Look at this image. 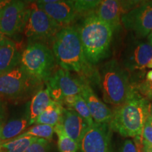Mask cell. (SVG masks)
Masks as SVG:
<instances>
[{"instance_id":"cell-2","label":"cell","mask_w":152,"mask_h":152,"mask_svg":"<svg viewBox=\"0 0 152 152\" xmlns=\"http://www.w3.org/2000/svg\"><path fill=\"white\" fill-rule=\"evenodd\" d=\"M148 100L133 87L132 92L122 105L113 112L109 127L125 137L142 139V131L149 116Z\"/></svg>"},{"instance_id":"cell-14","label":"cell","mask_w":152,"mask_h":152,"mask_svg":"<svg viewBox=\"0 0 152 152\" xmlns=\"http://www.w3.org/2000/svg\"><path fill=\"white\" fill-rule=\"evenodd\" d=\"M80 94L90 109L94 123L109 124L113 117V112L99 99L87 82L83 83Z\"/></svg>"},{"instance_id":"cell-19","label":"cell","mask_w":152,"mask_h":152,"mask_svg":"<svg viewBox=\"0 0 152 152\" xmlns=\"http://www.w3.org/2000/svg\"><path fill=\"white\" fill-rule=\"evenodd\" d=\"M30 125L28 117L13 119L0 126V140L7 142L16 138L26 131Z\"/></svg>"},{"instance_id":"cell-32","label":"cell","mask_w":152,"mask_h":152,"mask_svg":"<svg viewBox=\"0 0 152 152\" xmlns=\"http://www.w3.org/2000/svg\"><path fill=\"white\" fill-rule=\"evenodd\" d=\"M143 149L145 152H152V147L143 145Z\"/></svg>"},{"instance_id":"cell-16","label":"cell","mask_w":152,"mask_h":152,"mask_svg":"<svg viewBox=\"0 0 152 152\" xmlns=\"http://www.w3.org/2000/svg\"><path fill=\"white\" fill-rule=\"evenodd\" d=\"M95 14L99 18L109 25L113 31L118 30L121 26V16L124 14L122 1H101L96 8Z\"/></svg>"},{"instance_id":"cell-33","label":"cell","mask_w":152,"mask_h":152,"mask_svg":"<svg viewBox=\"0 0 152 152\" xmlns=\"http://www.w3.org/2000/svg\"><path fill=\"white\" fill-rule=\"evenodd\" d=\"M148 40H149V42L150 45L152 46V32L149 34V36H148Z\"/></svg>"},{"instance_id":"cell-13","label":"cell","mask_w":152,"mask_h":152,"mask_svg":"<svg viewBox=\"0 0 152 152\" xmlns=\"http://www.w3.org/2000/svg\"><path fill=\"white\" fill-rule=\"evenodd\" d=\"M34 2L61 26L71 23L78 15L73 1L39 0Z\"/></svg>"},{"instance_id":"cell-39","label":"cell","mask_w":152,"mask_h":152,"mask_svg":"<svg viewBox=\"0 0 152 152\" xmlns=\"http://www.w3.org/2000/svg\"><path fill=\"white\" fill-rule=\"evenodd\" d=\"M141 152H145V151H144V149H143V150H142V151Z\"/></svg>"},{"instance_id":"cell-6","label":"cell","mask_w":152,"mask_h":152,"mask_svg":"<svg viewBox=\"0 0 152 152\" xmlns=\"http://www.w3.org/2000/svg\"><path fill=\"white\" fill-rule=\"evenodd\" d=\"M43 83L32 77L21 66L0 75V98L9 102H23L42 88Z\"/></svg>"},{"instance_id":"cell-22","label":"cell","mask_w":152,"mask_h":152,"mask_svg":"<svg viewBox=\"0 0 152 152\" xmlns=\"http://www.w3.org/2000/svg\"><path fill=\"white\" fill-rule=\"evenodd\" d=\"M54 132H56L58 137V148L59 152L77 151L79 144L66 134L59 123L54 126Z\"/></svg>"},{"instance_id":"cell-1","label":"cell","mask_w":152,"mask_h":152,"mask_svg":"<svg viewBox=\"0 0 152 152\" xmlns=\"http://www.w3.org/2000/svg\"><path fill=\"white\" fill-rule=\"evenodd\" d=\"M52 50L61 68L75 72L89 83L94 70L85 57L77 29L72 26L62 28L53 39Z\"/></svg>"},{"instance_id":"cell-24","label":"cell","mask_w":152,"mask_h":152,"mask_svg":"<svg viewBox=\"0 0 152 152\" xmlns=\"http://www.w3.org/2000/svg\"><path fill=\"white\" fill-rule=\"evenodd\" d=\"M54 133V127L48 125L38 124L28 129L27 130L25 131L19 136L16 137V138H21L23 137L31 136L36 138L45 139V140L50 141L52 140Z\"/></svg>"},{"instance_id":"cell-37","label":"cell","mask_w":152,"mask_h":152,"mask_svg":"<svg viewBox=\"0 0 152 152\" xmlns=\"http://www.w3.org/2000/svg\"><path fill=\"white\" fill-rule=\"evenodd\" d=\"M0 152H7L5 149H2V148H0Z\"/></svg>"},{"instance_id":"cell-4","label":"cell","mask_w":152,"mask_h":152,"mask_svg":"<svg viewBox=\"0 0 152 152\" xmlns=\"http://www.w3.org/2000/svg\"><path fill=\"white\" fill-rule=\"evenodd\" d=\"M99 77L104 101L117 107L124 103L133 89L128 71L116 60L106 62Z\"/></svg>"},{"instance_id":"cell-21","label":"cell","mask_w":152,"mask_h":152,"mask_svg":"<svg viewBox=\"0 0 152 152\" xmlns=\"http://www.w3.org/2000/svg\"><path fill=\"white\" fill-rule=\"evenodd\" d=\"M64 106L59 102L52 101L47 109L36 118L34 124L48 125L56 126L59 123Z\"/></svg>"},{"instance_id":"cell-17","label":"cell","mask_w":152,"mask_h":152,"mask_svg":"<svg viewBox=\"0 0 152 152\" xmlns=\"http://www.w3.org/2000/svg\"><path fill=\"white\" fill-rule=\"evenodd\" d=\"M21 56L22 54L14 41L7 37L0 41V75L20 66Z\"/></svg>"},{"instance_id":"cell-23","label":"cell","mask_w":152,"mask_h":152,"mask_svg":"<svg viewBox=\"0 0 152 152\" xmlns=\"http://www.w3.org/2000/svg\"><path fill=\"white\" fill-rule=\"evenodd\" d=\"M36 140L37 138L31 136L14 138L9 141L3 142L0 145V148L5 149L7 152H25Z\"/></svg>"},{"instance_id":"cell-18","label":"cell","mask_w":152,"mask_h":152,"mask_svg":"<svg viewBox=\"0 0 152 152\" xmlns=\"http://www.w3.org/2000/svg\"><path fill=\"white\" fill-rule=\"evenodd\" d=\"M50 94L47 88H42L37 91L32 96L29 106V118L30 125H33L37 118L47 109V107L52 102Z\"/></svg>"},{"instance_id":"cell-9","label":"cell","mask_w":152,"mask_h":152,"mask_svg":"<svg viewBox=\"0 0 152 152\" xmlns=\"http://www.w3.org/2000/svg\"><path fill=\"white\" fill-rule=\"evenodd\" d=\"M84 82L80 77H73L69 71L60 68L54 72L45 85L52 100L61 103L67 96L80 94Z\"/></svg>"},{"instance_id":"cell-31","label":"cell","mask_w":152,"mask_h":152,"mask_svg":"<svg viewBox=\"0 0 152 152\" xmlns=\"http://www.w3.org/2000/svg\"><path fill=\"white\" fill-rule=\"evenodd\" d=\"M11 0H0V11L10 4Z\"/></svg>"},{"instance_id":"cell-11","label":"cell","mask_w":152,"mask_h":152,"mask_svg":"<svg viewBox=\"0 0 152 152\" xmlns=\"http://www.w3.org/2000/svg\"><path fill=\"white\" fill-rule=\"evenodd\" d=\"M111 128L108 123H95L87 129L79 144L81 152H109Z\"/></svg>"},{"instance_id":"cell-15","label":"cell","mask_w":152,"mask_h":152,"mask_svg":"<svg viewBox=\"0 0 152 152\" xmlns=\"http://www.w3.org/2000/svg\"><path fill=\"white\" fill-rule=\"evenodd\" d=\"M58 123L61 125L66 134L78 144L90 127L78 113L64 106Z\"/></svg>"},{"instance_id":"cell-20","label":"cell","mask_w":152,"mask_h":152,"mask_svg":"<svg viewBox=\"0 0 152 152\" xmlns=\"http://www.w3.org/2000/svg\"><path fill=\"white\" fill-rule=\"evenodd\" d=\"M61 104L64 106H66V108L68 109L74 110L76 113H78V115L86 121L89 126L94 124V121L91 115L90 109L80 94L67 96L62 101Z\"/></svg>"},{"instance_id":"cell-5","label":"cell","mask_w":152,"mask_h":152,"mask_svg":"<svg viewBox=\"0 0 152 152\" xmlns=\"http://www.w3.org/2000/svg\"><path fill=\"white\" fill-rule=\"evenodd\" d=\"M56 64L52 49L40 42H30L22 53L20 66L32 77L43 84L54 73Z\"/></svg>"},{"instance_id":"cell-34","label":"cell","mask_w":152,"mask_h":152,"mask_svg":"<svg viewBox=\"0 0 152 152\" xmlns=\"http://www.w3.org/2000/svg\"><path fill=\"white\" fill-rule=\"evenodd\" d=\"M149 115L150 117L152 118V104H150V108H149Z\"/></svg>"},{"instance_id":"cell-3","label":"cell","mask_w":152,"mask_h":152,"mask_svg":"<svg viewBox=\"0 0 152 152\" xmlns=\"http://www.w3.org/2000/svg\"><path fill=\"white\" fill-rule=\"evenodd\" d=\"M77 32L87 60L90 64H96L107 58L113 30L96 14H91L83 20Z\"/></svg>"},{"instance_id":"cell-29","label":"cell","mask_w":152,"mask_h":152,"mask_svg":"<svg viewBox=\"0 0 152 152\" xmlns=\"http://www.w3.org/2000/svg\"><path fill=\"white\" fill-rule=\"evenodd\" d=\"M143 150V144L140 140L133 142L131 140H126L121 147L119 152H141Z\"/></svg>"},{"instance_id":"cell-25","label":"cell","mask_w":152,"mask_h":152,"mask_svg":"<svg viewBox=\"0 0 152 152\" xmlns=\"http://www.w3.org/2000/svg\"><path fill=\"white\" fill-rule=\"evenodd\" d=\"M134 88L137 90L140 94L144 98L147 99H152V71L148 72L145 80Z\"/></svg>"},{"instance_id":"cell-35","label":"cell","mask_w":152,"mask_h":152,"mask_svg":"<svg viewBox=\"0 0 152 152\" xmlns=\"http://www.w3.org/2000/svg\"><path fill=\"white\" fill-rule=\"evenodd\" d=\"M4 37H5L4 35H3L2 33H1V30H0V41H1V40H2V39H3L4 38Z\"/></svg>"},{"instance_id":"cell-8","label":"cell","mask_w":152,"mask_h":152,"mask_svg":"<svg viewBox=\"0 0 152 152\" xmlns=\"http://www.w3.org/2000/svg\"><path fill=\"white\" fill-rule=\"evenodd\" d=\"M29 1H11L0 11V30L11 37L24 30L30 16Z\"/></svg>"},{"instance_id":"cell-12","label":"cell","mask_w":152,"mask_h":152,"mask_svg":"<svg viewBox=\"0 0 152 152\" xmlns=\"http://www.w3.org/2000/svg\"><path fill=\"white\" fill-rule=\"evenodd\" d=\"M151 58V45L135 39L130 41L125 49L123 54V66L128 71L143 70Z\"/></svg>"},{"instance_id":"cell-10","label":"cell","mask_w":152,"mask_h":152,"mask_svg":"<svg viewBox=\"0 0 152 152\" xmlns=\"http://www.w3.org/2000/svg\"><path fill=\"white\" fill-rule=\"evenodd\" d=\"M121 22L137 37L149 36L152 32V1L142 3L123 14Z\"/></svg>"},{"instance_id":"cell-30","label":"cell","mask_w":152,"mask_h":152,"mask_svg":"<svg viewBox=\"0 0 152 152\" xmlns=\"http://www.w3.org/2000/svg\"><path fill=\"white\" fill-rule=\"evenodd\" d=\"M5 117V106L4 100L0 98V126L3 124L4 118Z\"/></svg>"},{"instance_id":"cell-36","label":"cell","mask_w":152,"mask_h":152,"mask_svg":"<svg viewBox=\"0 0 152 152\" xmlns=\"http://www.w3.org/2000/svg\"><path fill=\"white\" fill-rule=\"evenodd\" d=\"M147 67L149 68H152V58L151 59V61H150V62L149 63V64H148Z\"/></svg>"},{"instance_id":"cell-7","label":"cell","mask_w":152,"mask_h":152,"mask_svg":"<svg viewBox=\"0 0 152 152\" xmlns=\"http://www.w3.org/2000/svg\"><path fill=\"white\" fill-rule=\"evenodd\" d=\"M30 16L24 29L26 37L33 41L40 42L54 39L61 29V26L50 18L46 13L33 1L30 4Z\"/></svg>"},{"instance_id":"cell-27","label":"cell","mask_w":152,"mask_h":152,"mask_svg":"<svg viewBox=\"0 0 152 152\" xmlns=\"http://www.w3.org/2000/svg\"><path fill=\"white\" fill-rule=\"evenodd\" d=\"M50 149L49 141L45 139L37 138L25 152H49Z\"/></svg>"},{"instance_id":"cell-38","label":"cell","mask_w":152,"mask_h":152,"mask_svg":"<svg viewBox=\"0 0 152 152\" xmlns=\"http://www.w3.org/2000/svg\"><path fill=\"white\" fill-rule=\"evenodd\" d=\"M2 141H1V140H0V145H1V143H2Z\"/></svg>"},{"instance_id":"cell-28","label":"cell","mask_w":152,"mask_h":152,"mask_svg":"<svg viewBox=\"0 0 152 152\" xmlns=\"http://www.w3.org/2000/svg\"><path fill=\"white\" fill-rule=\"evenodd\" d=\"M143 145L152 147V118L150 115L146 121L142 131Z\"/></svg>"},{"instance_id":"cell-26","label":"cell","mask_w":152,"mask_h":152,"mask_svg":"<svg viewBox=\"0 0 152 152\" xmlns=\"http://www.w3.org/2000/svg\"><path fill=\"white\" fill-rule=\"evenodd\" d=\"M101 1H90V0H79L73 1L74 7L78 14L91 11L92 9H96Z\"/></svg>"}]
</instances>
